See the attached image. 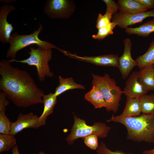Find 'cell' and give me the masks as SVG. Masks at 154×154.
I'll return each instance as SVG.
<instances>
[{
	"instance_id": "6da1fadb",
	"label": "cell",
	"mask_w": 154,
	"mask_h": 154,
	"mask_svg": "<svg viewBox=\"0 0 154 154\" xmlns=\"http://www.w3.org/2000/svg\"><path fill=\"white\" fill-rule=\"evenodd\" d=\"M9 60L0 62V89L19 107L43 103L44 92L27 71L13 67Z\"/></svg>"
},
{
	"instance_id": "7a4b0ae2",
	"label": "cell",
	"mask_w": 154,
	"mask_h": 154,
	"mask_svg": "<svg viewBox=\"0 0 154 154\" xmlns=\"http://www.w3.org/2000/svg\"><path fill=\"white\" fill-rule=\"evenodd\" d=\"M107 122L123 124L127 131V139L136 142H154V115L142 114L133 117H119L113 115Z\"/></svg>"
},
{
	"instance_id": "3957f363",
	"label": "cell",
	"mask_w": 154,
	"mask_h": 154,
	"mask_svg": "<svg viewBox=\"0 0 154 154\" xmlns=\"http://www.w3.org/2000/svg\"><path fill=\"white\" fill-rule=\"evenodd\" d=\"M92 75V84L98 87L102 93L106 104V110L117 112L120 106L122 91L110 74L105 73L101 76L93 73Z\"/></svg>"
},
{
	"instance_id": "277c9868",
	"label": "cell",
	"mask_w": 154,
	"mask_h": 154,
	"mask_svg": "<svg viewBox=\"0 0 154 154\" xmlns=\"http://www.w3.org/2000/svg\"><path fill=\"white\" fill-rule=\"evenodd\" d=\"M30 51L28 52L29 57L22 60H17L15 58L9 61L11 62H15L26 64L29 66H36L39 81L43 82L46 77H52L53 72L50 71L48 65L49 62L52 60V49H47L38 46L30 47Z\"/></svg>"
},
{
	"instance_id": "5b68a950",
	"label": "cell",
	"mask_w": 154,
	"mask_h": 154,
	"mask_svg": "<svg viewBox=\"0 0 154 154\" xmlns=\"http://www.w3.org/2000/svg\"><path fill=\"white\" fill-rule=\"evenodd\" d=\"M39 27L29 35H19L14 33L11 35L9 43V48L7 51L6 57L15 58L16 56L17 53L19 50L29 46L35 44L38 46L47 49L56 48L60 50L54 45L46 40H40L38 37L39 34L43 30L42 24H39Z\"/></svg>"
},
{
	"instance_id": "8992f818",
	"label": "cell",
	"mask_w": 154,
	"mask_h": 154,
	"mask_svg": "<svg viewBox=\"0 0 154 154\" xmlns=\"http://www.w3.org/2000/svg\"><path fill=\"white\" fill-rule=\"evenodd\" d=\"M74 123L70 133L66 139L69 145L73 144L74 141L78 138H84L91 135H96L98 138H105L111 129V127L102 122L95 123L92 126L87 125L84 120L74 114Z\"/></svg>"
},
{
	"instance_id": "52a82bcc",
	"label": "cell",
	"mask_w": 154,
	"mask_h": 154,
	"mask_svg": "<svg viewBox=\"0 0 154 154\" xmlns=\"http://www.w3.org/2000/svg\"><path fill=\"white\" fill-rule=\"evenodd\" d=\"M75 9L72 1L48 0L45 3L44 13L51 18L66 19L70 16Z\"/></svg>"
},
{
	"instance_id": "ba28073f",
	"label": "cell",
	"mask_w": 154,
	"mask_h": 154,
	"mask_svg": "<svg viewBox=\"0 0 154 154\" xmlns=\"http://www.w3.org/2000/svg\"><path fill=\"white\" fill-rule=\"evenodd\" d=\"M61 52L70 58L92 63L97 66L118 67L119 57L117 54H111L94 56H81L77 55L75 53L72 54L68 51L63 50Z\"/></svg>"
},
{
	"instance_id": "9c48e42d",
	"label": "cell",
	"mask_w": 154,
	"mask_h": 154,
	"mask_svg": "<svg viewBox=\"0 0 154 154\" xmlns=\"http://www.w3.org/2000/svg\"><path fill=\"white\" fill-rule=\"evenodd\" d=\"M154 17V10L134 14H121L117 13L113 15L112 21L119 27L125 29L129 26L141 22L145 18Z\"/></svg>"
},
{
	"instance_id": "30bf717a",
	"label": "cell",
	"mask_w": 154,
	"mask_h": 154,
	"mask_svg": "<svg viewBox=\"0 0 154 154\" xmlns=\"http://www.w3.org/2000/svg\"><path fill=\"white\" fill-rule=\"evenodd\" d=\"M124 50L122 56L119 58L118 67L122 78L125 79L129 76L130 72L135 66H138L137 61L133 59L131 55L132 44L130 39L126 38L123 40Z\"/></svg>"
},
{
	"instance_id": "8fae6325",
	"label": "cell",
	"mask_w": 154,
	"mask_h": 154,
	"mask_svg": "<svg viewBox=\"0 0 154 154\" xmlns=\"http://www.w3.org/2000/svg\"><path fill=\"white\" fill-rule=\"evenodd\" d=\"M40 127L39 117L32 112L25 114L20 113L17 119L12 122L10 134L15 135L24 129H37Z\"/></svg>"
},
{
	"instance_id": "7c38bea8",
	"label": "cell",
	"mask_w": 154,
	"mask_h": 154,
	"mask_svg": "<svg viewBox=\"0 0 154 154\" xmlns=\"http://www.w3.org/2000/svg\"><path fill=\"white\" fill-rule=\"evenodd\" d=\"M16 10L12 5L5 4L1 6L0 10V40L3 43L9 42L13 30L12 23L7 21V18L11 11Z\"/></svg>"
},
{
	"instance_id": "4fadbf2b",
	"label": "cell",
	"mask_w": 154,
	"mask_h": 154,
	"mask_svg": "<svg viewBox=\"0 0 154 154\" xmlns=\"http://www.w3.org/2000/svg\"><path fill=\"white\" fill-rule=\"evenodd\" d=\"M138 73L139 71L133 72L126 80L122 91L126 97L140 98L148 92L139 82Z\"/></svg>"
},
{
	"instance_id": "5bb4252c",
	"label": "cell",
	"mask_w": 154,
	"mask_h": 154,
	"mask_svg": "<svg viewBox=\"0 0 154 154\" xmlns=\"http://www.w3.org/2000/svg\"><path fill=\"white\" fill-rule=\"evenodd\" d=\"M138 80L147 92L154 90V64L146 66L140 69Z\"/></svg>"
},
{
	"instance_id": "9a60e30c",
	"label": "cell",
	"mask_w": 154,
	"mask_h": 154,
	"mask_svg": "<svg viewBox=\"0 0 154 154\" xmlns=\"http://www.w3.org/2000/svg\"><path fill=\"white\" fill-rule=\"evenodd\" d=\"M42 102L44 109L42 114L39 117L40 127L45 125L48 116L53 113L54 107L57 103V96L52 93L44 95L43 97Z\"/></svg>"
},
{
	"instance_id": "2e32d148",
	"label": "cell",
	"mask_w": 154,
	"mask_h": 154,
	"mask_svg": "<svg viewBox=\"0 0 154 154\" xmlns=\"http://www.w3.org/2000/svg\"><path fill=\"white\" fill-rule=\"evenodd\" d=\"M119 13L121 14H134L147 11L148 9L135 0H118Z\"/></svg>"
},
{
	"instance_id": "e0dca14e",
	"label": "cell",
	"mask_w": 154,
	"mask_h": 154,
	"mask_svg": "<svg viewBox=\"0 0 154 154\" xmlns=\"http://www.w3.org/2000/svg\"><path fill=\"white\" fill-rule=\"evenodd\" d=\"M85 99L91 103L96 109L106 108V104L102 92L97 86L92 85V88L84 95Z\"/></svg>"
},
{
	"instance_id": "ac0fdd59",
	"label": "cell",
	"mask_w": 154,
	"mask_h": 154,
	"mask_svg": "<svg viewBox=\"0 0 154 154\" xmlns=\"http://www.w3.org/2000/svg\"><path fill=\"white\" fill-rule=\"evenodd\" d=\"M126 105L123 112L119 117H133L140 115L141 107L140 99L137 98L126 97Z\"/></svg>"
},
{
	"instance_id": "d6986e66",
	"label": "cell",
	"mask_w": 154,
	"mask_h": 154,
	"mask_svg": "<svg viewBox=\"0 0 154 154\" xmlns=\"http://www.w3.org/2000/svg\"><path fill=\"white\" fill-rule=\"evenodd\" d=\"M59 84L56 88L54 93L57 97L64 92L70 90L76 89H84V86L76 83L72 77L64 78L58 76Z\"/></svg>"
},
{
	"instance_id": "ffe728a7",
	"label": "cell",
	"mask_w": 154,
	"mask_h": 154,
	"mask_svg": "<svg viewBox=\"0 0 154 154\" xmlns=\"http://www.w3.org/2000/svg\"><path fill=\"white\" fill-rule=\"evenodd\" d=\"M126 33L129 35H136L138 36L146 37L154 32V17L139 27H127L125 30Z\"/></svg>"
},
{
	"instance_id": "44dd1931",
	"label": "cell",
	"mask_w": 154,
	"mask_h": 154,
	"mask_svg": "<svg viewBox=\"0 0 154 154\" xmlns=\"http://www.w3.org/2000/svg\"><path fill=\"white\" fill-rule=\"evenodd\" d=\"M138 66L141 69L144 67L154 64V39L151 42L147 50L143 55L136 59Z\"/></svg>"
},
{
	"instance_id": "7402d4cb",
	"label": "cell",
	"mask_w": 154,
	"mask_h": 154,
	"mask_svg": "<svg viewBox=\"0 0 154 154\" xmlns=\"http://www.w3.org/2000/svg\"><path fill=\"white\" fill-rule=\"evenodd\" d=\"M139 99L142 114L154 115V94H146Z\"/></svg>"
},
{
	"instance_id": "603a6c76",
	"label": "cell",
	"mask_w": 154,
	"mask_h": 154,
	"mask_svg": "<svg viewBox=\"0 0 154 154\" xmlns=\"http://www.w3.org/2000/svg\"><path fill=\"white\" fill-rule=\"evenodd\" d=\"M15 136L10 134H0V153L9 151L17 145Z\"/></svg>"
},
{
	"instance_id": "cb8c5ba5",
	"label": "cell",
	"mask_w": 154,
	"mask_h": 154,
	"mask_svg": "<svg viewBox=\"0 0 154 154\" xmlns=\"http://www.w3.org/2000/svg\"><path fill=\"white\" fill-rule=\"evenodd\" d=\"M116 25V23L111 22L107 25L98 29L97 34L93 35L92 37L95 39L102 40L108 35L113 34V30Z\"/></svg>"
},
{
	"instance_id": "d4e9b609",
	"label": "cell",
	"mask_w": 154,
	"mask_h": 154,
	"mask_svg": "<svg viewBox=\"0 0 154 154\" xmlns=\"http://www.w3.org/2000/svg\"><path fill=\"white\" fill-rule=\"evenodd\" d=\"M12 122L6 115L5 111H0V133L10 134Z\"/></svg>"
},
{
	"instance_id": "484cf974",
	"label": "cell",
	"mask_w": 154,
	"mask_h": 154,
	"mask_svg": "<svg viewBox=\"0 0 154 154\" xmlns=\"http://www.w3.org/2000/svg\"><path fill=\"white\" fill-rule=\"evenodd\" d=\"M114 13L112 11H106L105 14L102 15L99 13L97 18L96 27L98 29L105 26L111 22Z\"/></svg>"
},
{
	"instance_id": "4316f807",
	"label": "cell",
	"mask_w": 154,
	"mask_h": 154,
	"mask_svg": "<svg viewBox=\"0 0 154 154\" xmlns=\"http://www.w3.org/2000/svg\"><path fill=\"white\" fill-rule=\"evenodd\" d=\"M98 137L96 135H91L84 138V141L88 147L92 150L97 149L98 147Z\"/></svg>"
},
{
	"instance_id": "83f0119b",
	"label": "cell",
	"mask_w": 154,
	"mask_h": 154,
	"mask_svg": "<svg viewBox=\"0 0 154 154\" xmlns=\"http://www.w3.org/2000/svg\"><path fill=\"white\" fill-rule=\"evenodd\" d=\"M96 152L98 154H125L121 151L117 150L114 151H111L107 147L103 142L100 143Z\"/></svg>"
},
{
	"instance_id": "f1b7e54d",
	"label": "cell",
	"mask_w": 154,
	"mask_h": 154,
	"mask_svg": "<svg viewBox=\"0 0 154 154\" xmlns=\"http://www.w3.org/2000/svg\"><path fill=\"white\" fill-rule=\"evenodd\" d=\"M106 6V11H112L114 14L117 13L119 6L117 3L112 0H103Z\"/></svg>"
},
{
	"instance_id": "f546056e",
	"label": "cell",
	"mask_w": 154,
	"mask_h": 154,
	"mask_svg": "<svg viewBox=\"0 0 154 154\" xmlns=\"http://www.w3.org/2000/svg\"><path fill=\"white\" fill-rule=\"evenodd\" d=\"M5 94L2 91L0 92V111H5L6 108L9 104V101L7 99Z\"/></svg>"
},
{
	"instance_id": "4dcf8cb0",
	"label": "cell",
	"mask_w": 154,
	"mask_h": 154,
	"mask_svg": "<svg viewBox=\"0 0 154 154\" xmlns=\"http://www.w3.org/2000/svg\"><path fill=\"white\" fill-rule=\"evenodd\" d=\"M135 0L146 7L148 9L154 8V0Z\"/></svg>"
},
{
	"instance_id": "1f68e13d",
	"label": "cell",
	"mask_w": 154,
	"mask_h": 154,
	"mask_svg": "<svg viewBox=\"0 0 154 154\" xmlns=\"http://www.w3.org/2000/svg\"><path fill=\"white\" fill-rule=\"evenodd\" d=\"M11 152L12 154H21L19 152L18 147L16 145L12 149Z\"/></svg>"
},
{
	"instance_id": "d6a6232c",
	"label": "cell",
	"mask_w": 154,
	"mask_h": 154,
	"mask_svg": "<svg viewBox=\"0 0 154 154\" xmlns=\"http://www.w3.org/2000/svg\"><path fill=\"white\" fill-rule=\"evenodd\" d=\"M143 154H154V148L149 150H145L142 152Z\"/></svg>"
},
{
	"instance_id": "836d02e7",
	"label": "cell",
	"mask_w": 154,
	"mask_h": 154,
	"mask_svg": "<svg viewBox=\"0 0 154 154\" xmlns=\"http://www.w3.org/2000/svg\"><path fill=\"white\" fill-rule=\"evenodd\" d=\"M33 154H46L43 151H40L38 153H33Z\"/></svg>"
},
{
	"instance_id": "e575fe53",
	"label": "cell",
	"mask_w": 154,
	"mask_h": 154,
	"mask_svg": "<svg viewBox=\"0 0 154 154\" xmlns=\"http://www.w3.org/2000/svg\"><path fill=\"white\" fill-rule=\"evenodd\" d=\"M153 10H154V9Z\"/></svg>"
}]
</instances>
